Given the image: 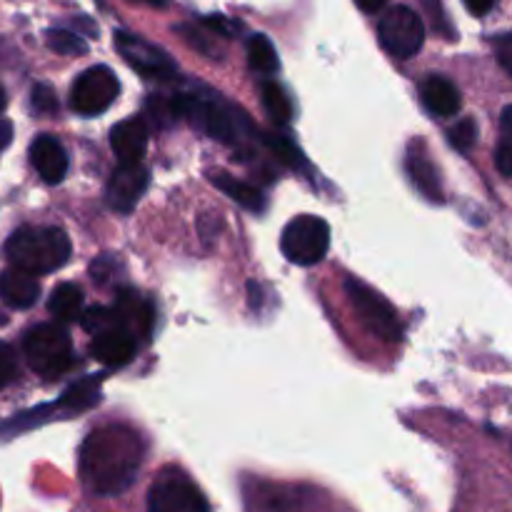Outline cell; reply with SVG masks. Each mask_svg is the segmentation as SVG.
<instances>
[{"mask_svg": "<svg viewBox=\"0 0 512 512\" xmlns=\"http://www.w3.org/2000/svg\"><path fill=\"white\" fill-rule=\"evenodd\" d=\"M30 103H33V110L40 115H53L58 110V98H55L53 88L45 83H38L33 88V95H30Z\"/></svg>", "mask_w": 512, "mask_h": 512, "instance_id": "cell-28", "label": "cell"}, {"mask_svg": "<svg viewBox=\"0 0 512 512\" xmlns=\"http://www.w3.org/2000/svg\"><path fill=\"white\" fill-rule=\"evenodd\" d=\"M30 163L48 185H58L68 175V153L53 135H38L30 145Z\"/></svg>", "mask_w": 512, "mask_h": 512, "instance_id": "cell-12", "label": "cell"}, {"mask_svg": "<svg viewBox=\"0 0 512 512\" xmlns=\"http://www.w3.org/2000/svg\"><path fill=\"white\" fill-rule=\"evenodd\" d=\"M10 140H13V125H10L8 120L0 118V153H3V150L8 148Z\"/></svg>", "mask_w": 512, "mask_h": 512, "instance_id": "cell-33", "label": "cell"}, {"mask_svg": "<svg viewBox=\"0 0 512 512\" xmlns=\"http://www.w3.org/2000/svg\"><path fill=\"white\" fill-rule=\"evenodd\" d=\"M120 83L108 65H93L75 78L70 90V108L78 115H100L115 103Z\"/></svg>", "mask_w": 512, "mask_h": 512, "instance_id": "cell-6", "label": "cell"}, {"mask_svg": "<svg viewBox=\"0 0 512 512\" xmlns=\"http://www.w3.org/2000/svg\"><path fill=\"white\" fill-rule=\"evenodd\" d=\"M405 168H408V175L410 180H413L415 190H420L430 203H443V188H440L438 168L433 165L428 150H425V145L420 143V140L410 143Z\"/></svg>", "mask_w": 512, "mask_h": 512, "instance_id": "cell-13", "label": "cell"}, {"mask_svg": "<svg viewBox=\"0 0 512 512\" xmlns=\"http://www.w3.org/2000/svg\"><path fill=\"white\" fill-rule=\"evenodd\" d=\"M15 373H18V358H15V350L10 345L0 343V390L5 385L13 383Z\"/></svg>", "mask_w": 512, "mask_h": 512, "instance_id": "cell-29", "label": "cell"}, {"mask_svg": "<svg viewBox=\"0 0 512 512\" xmlns=\"http://www.w3.org/2000/svg\"><path fill=\"white\" fill-rule=\"evenodd\" d=\"M280 250L293 265H318L330 250V225L318 215H298L285 225Z\"/></svg>", "mask_w": 512, "mask_h": 512, "instance_id": "cell-4", "label": "cell"}, {"mask_svg": "<svg viewBox=\"0 0 512 512\" xmlns=\"http://www.w3.org/2000/svg\"><path fill=\"white\" fill-rule=\"evenodd\" d=\"M210 183L215 185L218 190H223L230 200L240 205V208L250 210V213H260L265 208V198L258 188H253L245 180L233 178L228 173H210Z\"/></svg>", "mask_w": 512, "mask_h": 512, "instance_id": "cell-18", "label": "cell"}, {"mask_svg": "<svg viewBox=\"0 0 512 512\" xmlns=\"http://www.w3.org/2000/svg\"><path fill=\"white\" fill-rule=\"evenodd\" d=\"M495 165L505 178H512V105L500 115V143L495 150Z\"/></svg>", "mask_w": 512, "mask_h": 512, "instance_id": "cell-23", "label": "cell"}, {"mask_svg": "<svg viewBox=\"0 0 512 512\" xmlns=\"http://www.w3.org/2000/svg\"><path fill=\"white\" fill-rule=\"evenodd\" d=\"M465 5H468V10L473 15H485L493 10L495 0H465Z\"/></svg>", "mask_w": 512, "mask_h": 512, "instance_id": "cell-32", "label": "cell"}, {"mask_svg": "<svg viewBox=\"0 0 512 512\" xmlns=\"http://www.w3.org/2000/svg\"><path fill=\"white\" fill-rule=\"evenodd\" d=\"M345 293H348V300L350 305H353L355 313H358L360 323H363L375 338L385 340V343L400 340V335H403L400 320L383 295L375 293L373 288H368V285L360 283V280L355 278L345 280Z\"/></svg>", "mask_w": 512, "mask_h": 512, "instance_id": "cell-5", "label": "cell"}, {"mask_svg": "<svg viewBox=\"0 0 512 512\" xmlns=\"http://www.w3.org/2000/svg\"><path fill=\"white\" fill-rule=\"evenodd\" d=\"M115 48L123 55L125 63L148 80H170L178 73V65L173 63L168 53L158 45L148 43L140 35L128 33V30H118L115 33Z\"/></svg>", "mask_w": 512, "mask_h": 512, "instance_id": "cell-9", "label": "cell"}, {"mask_svg": "<svg viewBox=\"0 0 512 512\" xmlns=\"http://www.w3.org/2000/svg\"><path fill=\"white\" fill-rule=\"evenodd\" d=\"M143 438L125 425L93 430L80 448V478L100 498L125 493L143 465Z\"/></svg>", "mask_w": 512, "mask_h": 512, "instance_id": "cell-1", "label": "cell"}, {"mask_svg": "<svg viewBox=\"0 0 512 512\" xmlns=\"http://www.w3.org/2000/svg\"><path fill=\"white\" fill-rule=\"evenodd\" d=\"M110 148L120 165H140L148 150V123L140 115H130L110 130Z\"/></svg>", "mask_w": 512, "mask_h": 512, "instance_id": "cell-11", "label": "cell"}, {"mask_svg": "<svg viewBox=\"0 0 512 512\" xmlns=\"http://www.w3.org/2000/svg\"><path fill=\"white\" fill-rule=\"evenodd\" d=\"M380 40H383L385 50L390 55L400 60L413 58L415 53H420L425 43V25L420 20V15L415 13L408 5H398V8H390L383 15L378 25Z\"/></svg>", "mask_w": 512, "mask_h": 512, "instance_id": "cell-7", "label": "cell"}, {"mask_svg": "<svg viewBox=\"0 0 512 512\" xmlns=\"http://www.w3.org/2000/svg\"><path fill=\"white\" fill-rule=\"evenodd\" d=\"M448 135H450V145H453V148H458L460 153H468V150L475 145V138H478V128H475L473 120L463 118L448 130Z\"/></svg>", "mask_w": 512, "mask_h": 512, "instance_id": "cell-27", "label": "cell"}, {"mask_svg": "<svg viewBox=\"0 0 512 512\" xmlns=\"http://www.w3.org/2000/svg\"><path fill=\"white\" fill-rule=\"evenodd\" d=\"M100 400V393H98V383L93 380V375H90L88 380H83V383H75L73 388L65 390L63 400H60V405L63 408H68V413H78V410H85V408H93L95 403Z\"/></svg>", "mask_w": 512, "mask_h": 512, "instance_id": "cell-22", "label": "cell"}, {"mask_svg": "<svg viewBox=\"0 0 512 512\" xmlns=\"http://www.w3.org/2000/svg\"><path fill=\"white\" fill-rule=\"evenodd\" d=\"M45 40H48V48L55 50V53H60V55H85L88 53V45H85V40L65 28L48 30Z\"/></svg>", "mask_w": 512, "mask_h": 512, "instance_id": "cell-25", "label": "cell"}, {"mask_svg": "<svg viewBox=\"0 0 512 512\" xmlns=\"http://www.w3.org/2000/svg\"><path fill=\"white\" fill-rule=\"evenodd\" d=\"M5 105H8V95H5L3 85H0V113H3V110H5Z\"/></svg>", "mask_w": 512, "mask_h": 512, "instance_id": "cell-35", "label": "cell"}, {"mask_svg": "<svg viewBox=\"0 0 512 512\" xmlns=\"http://www.w3.org/2000/svg\"><path fill=\"white\" fill-rule=\"evenodd\" d=\"M150 173L143 163L140 165H118L113 175L108 180V188H105V200L113 210L120 213H130V210L138 205V200L143 198V193L148 190Z\"/></svg>", "mask_w": 512, "mask_h": 512, "instance_id": "cell-10", "label": "cell"}, {"mask_svg": "<svg viewBox=\"0 0 512 512\" xmlns=\"http://www.w3.org/2000/svg\"><path fill=\"white\" fill-rule=\"evenodd\" d=\"M493 45H495V55H498V63L503 65L505 73L512 78V33L498 35Z\"/></svg>", "mask_w": 512, "mask_h": 512, "instance_id": "cell-30", "label": "cell"}, {"mask_svg": "<svg viewBox=\"0 0 512 512\" xmlns=\"http://www.w3.org/2000/svg\"><path fill=\"white\" fill-rule=\"evenodd\" d=\"M265 143H268V148L273 150L275 158H278L280 163L288 165V168H298V165L303 163V155H300V150L295 148V145L290 143L285 135L268 133V135H265Z\"/></svg>", "mask_w": 512, "mask_h": 512, "instance_id": "cell-26", "label": "cell"}, {"mask_svg": "<svg viewBox=\"0 0 512 512\" xmlns=\"http://www.w3.org/2000/svg\"><path fill=\"white\" fill-rule=\"evenodd\" d=\"M355 3H358V8L363 10V13H378V10L385 8L388 0H355Z\"/></svg>", "mask_w": 512, "mask_h": 512, "instance_id": "cell-34", "label": "cell"}, {"mask_svg": "<svg viewBox=\"0 0 512 512\" xmlns=\"http://www.w3.org/2000/svg\"><path fill=\"white\" fill-rule=\"evenodd\" d=\"M48 310L55 320L60 323H73V320L83 318V290L75 283H63L50 293Z\"/></svg>", "mask_w": 512, "mask_h": 512, "instance_id": "cell-19", "label": "cell"}, {"mask_svg": "<svg viewBox=\"0 0 512 512\" xmlns=\"http://www.w3.org/2000/svg\"><path fill=\"white\" fill-rule=\"evenodd\" d=\"M260 98H263V108L268 113V118L275 125H285L293 118V103H290L288 93L280 88L273 80H265L263 88H260Z\"/></svg>", "mask_w": 512, "mask_h": 512, "instance_id": "cell-20", "label": "cell"}, {"mask_svg": "<svg viewBox=\"0 0 512 512\" xmlns=\"http://www.w3.org/2000/svg\"><path fill=\"white\" fill-rule=\"evenodd\" d=\"M90 355L108 368H120V365L133 360L135 338L120 328L108 330L103 335H95L93 343H90Z\"/></svg>", "mask_w": 512, "mask_h": 512, "instance_id": "cell-16", "label": "cell"}, {"mask_svg": "<svg viewBox=\"0 0 512 512\" xmlns=\"http://www.w3.org/2000/svg\"><path fill=\"white\" fill-rule=\"evenodd\" d=\"M70 253H73V245L60 228L28 225V228L15 230L5 243V258L13 263V268L30 275H45L63 268Z\"/></svg>", "mask_w": 512, "mask_h": 512, "instance_id": "cell-2", "label": "cell"}, {"mask_svg": "<svg viewBox=\"0 0 512 512\" xmlns=\"http://www.w3.org/2000/svg\"><path fill=\"white\" fill-rule=\"evenodd\" d=\"M248 63L255 73L273 75L280 68L278 53H275V45L270 43L268 35H253L248 40Z\"/></svg>", "mask_w": 512, "mask_h": 512, "instance_id": "cell-21", "label": "cell"}, {"mask_svg": "<svg viewBox=\"0 0 512 512\" xmlns=\"http://www.w3.org/2000/svg\"><path fill=\"white\" fill-rule=\"evenodd\" d=\"M143 3H150V5H165L168 0H143Z\"/></svg>", "mask_w": 512, "mask_h": 512, "instance_id": "cell-36", "label": "cell"}, {"mask_svg": "<svg viewBox=\"0 0 512 512\" xmlns=\"http://www.w3.org/2000/svg\"><path fill=\"white\" fill-rule=\"evenodd\" d=\"M80 325H83V330H88L90 335H103V333H108V330L120 328L115 310L103 308V305H93V308L85 310L83 318H80Z\"/></svg>", "mask_w": 512, "mask_h": 512, "instance_id": "cell-24", "label": "cell"}, {"mask_svg": "<svg viewBox=\"0 0 512 512\" xmlns=\"http://www.w3.org/2000/svg\"><path fill=\"white\" fill-rule=\"evenodd\" d=\"M23 353L30 370L43 378H58L73 365V343L60 325L40 323L23 338Z\"/></svg>", "mask_w": 512, "mask_h": 512, "instance_id": "cell-3", "label": "cell"}, {"mask_svg": "<svg viewBox=\"0 0 512 512\" xmlns=\"http://www.w3.org/2000/svg\"><path fill=\"white\" fill-rule=\"evenodd\" d=\"M40 298V283L25 270L10 268L0 273V300L15 310L33 308Z\"/></svg>", "mask_w": 512, "mask_h": 512, "instance_id": "cell-15", "label": "cell"}, {"mask_svg": "<svg viewBox=\"0 0 512 512\" xmlns=\"http://www.w3.org/2000/svg\"><path fill=\"white\" fill-rule=\"evenodd\" d=\"M113 310L125 333H130L133 338H148L153 330V308L148 305V300L140 298L135 290H120Z\"/></svg>", "mask_w": 512, "mask_h": 512, "instance_id": "cell-14", "label": "cell"}, {"mask_svg": "<svg viewBox=\"0 0 512 512\" xmlns=\"http://www.w3.org/2000/svg\"><path fill=\"white\" fill-rule=\"evenodd\" d=\"M420 95H423L425 108L438 115V118H453V115H458L460 105H463L460 90L455 88L453 80L443 78V75L425 78L423 85H420Z\"/></svg>", "mask_w": 512, "mask_h": 512, "instance_id": "cell-17", "label": "cell"}, {"mask_svg": "<svg viewBox=\"0 0 512 512\" xmlns=\"http://www.w3.org/2000/svg\"><path fill=\"white\" fill-rule=\"evenodd\" d=\"M148 512H208L203 493L178 470H165L148 490Z\"/></svg>", "mask_w": 512, "mask_h": 512, "instance_id": "cell-8", "label": "cell"}, {"mask_svg": "<svg viewBox=\"0 0 512 512\" xmlns=\"http://www.w3.org/2000/svg\"><path fill=\"white\" fill-rule=\"evenodd\" d=\"M203 23L208 25V28L213 30V33L225 35V38H230V35H235V33H238V30H240V25L230 23V20L223 18V15H210V18H205Z\"/></svg>", "mask_w": 512, "mask_h": 512, "instance_id": "cell-31", "label": "cell"}]
</instances>
